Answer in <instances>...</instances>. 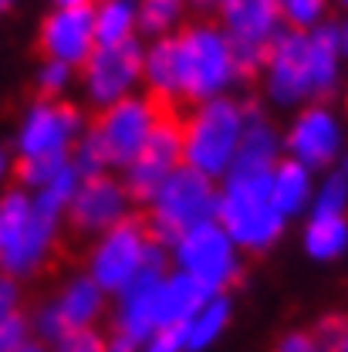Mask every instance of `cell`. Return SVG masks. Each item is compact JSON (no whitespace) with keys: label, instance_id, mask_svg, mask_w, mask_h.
<instances>
[{"label":"cell","instance_id":"cell-1","mask_svg":"<svg viewBox=\"0 0 348 352\" xmlns=\"http://www.w3.org/2000/svg\"><path fill=\"white\" fill-rule=\"evenodd\" d=\"M149 132V116L146 102L122 95L88 116L85 139L71 146V160L82 173H102L108 166H129L146 142Z\"/></svg>","mask_w":348,"mask_h":352},{"label":"cell","instance_id":"cell-2","mask_svg":"<svg viewBox=\"0 0 348 352\" xmlns=\"http://www.w3.org/2000/svg\"><path fill=\"white\" fill-rule=\"evenodd\" d=\"M240 126H244V109L233 98H210L200 102L183 132V160L186 166L200 170L207 176H217L230 166L233 149L240 142Z\"/></svg>","mask_w":348,"mask_h":352},{"label":"cell","instance_id":"cell-3","mask_svg":"<svg viewBox=\"0 0 348 352\" xmlns=\"http://www.w3.org/2000/svg\"><path fill=\"white\" fill-rule=\"evenodd\" d=\"M217 217L227 234L251 254H264L281 237V210L270 204V176L230 179L217 204Z\"/></svg>","mask_w":348,"mask_h":352},{"label":"cell","instance_id":"cell-4","mask_svg":"<svg viewBox=\"0 0 348 352\" xmlns=\"http://www.w3.org/2000/svg\"><path fill=\"white\" fill-rule=\"evenodd\" d=\"M176 38L179 98L200 105L230 82V44L210 24H189Z\"/></svg>","mask_w":348,"mask_h":352},{"label":"cell","instance_id":"cell-5","mask_svg":"<svg viewBox=\"0 0 348 352\" xmlns=\"http://www.w3.org/2000/svg\"><path fill=\"white\" fill-rule=\"evenodd\" d=\"M58 220L41 214L21 190L0 200V271L3 278L34 274Z\"/></svg>","mask_w":348,"mask_h":352},{"label":"cell","instance_id":"cell-6","mask_svg":"<svg viewBox=\"0 0 348 352\" xmlns=\"http://www.w3.org/2000/svg\"><path fill=\"white\" fill-rule=\"evenodd\" d=\"M217 190L213 179L193 166H179L159 190V197L152 200V214L159 220L163 234L170 244H179L189 230L210 223V217L217 214Z\"/></svg>","mask_w":348,"mask_h":352},{"label":"cell","instance_id":"cell-7","mask_svg":"<svg viewBox=\"0 0 348 352\" xmlns=\"http://www.w3.org/2000/svg\"><path fill=\"white\" fill-rule=\"evenodd\" d=\"M183 132L186 129H179V126H156V122H149L146 142L139 146L135 160L126 170V179H122V190H126L129 204L152 207V200L159 197L163 183L179 166H186V160H183Z\"/></svg>","mask_w":348,"mask_h":352},{"label":"cell","instance_id":"cell-8","mask_svg":"<svg viewBox=\"0 0 348 352\" xmlns=\"http://www.w3.org/2000/svg\"><path fill=\"white\" fill-rule=\"evenodd\" d=\"M95 51V3L85 7H58L47 14L34 38V54L44 65H82Z\"/></svg>","mask_w":348,"mask_h":352},{"label":"cell","instance_id":"cell-9","mask_svg":"<svg viewBox=\"0 0 348 352\" xmlns=\"http://www.w3.org/2000/svg\"><path fill=\"white\" fill-rule=\"evenodd\" d=\"M176 248H179V261L186 264V271L200 285H207L213 295L240 281V271L233 267V258H230L227 234L213 223H203V227L189 230Z\"/></svg>","mask_w":348,"mask_h":352},{"label":"cell","instance_id":"cell-10","mask_svg":"<svg viewBox=\"0 0 348 352\" xmlns=\"http://www.w3.org/2000/svg\"><path fill=\"white\" fill-rule=\"evenodd\" d=\"M142 75V47L135 38H126L108 47H95L85 61V85L95 102L108 105L126 95V88Z\"/></svg>","mask_w":348,"mask_h":352},{"label":"cell","instance_id":"cell-11","mask_svg":"<svg viewBox=\"0 0 348 352\" xmlns=\"http://www.w3.org/2000/svg\"><path fill=\"white\" fill-rule=\"evenodd\" d=\"M267 72H270V95L277 102H298L311 95V47L305 31L291 28L270 41Z\"/></svg>","mask_w":348,"mask_h":352},{"label":"cell","instance_id":"cell-12","mask_svg":"<svg viewBox=\"0 0 348 352\" xmlns=\"http://www.w3.org/2000/svg\"><path fill=\"white\" fill-rule=\"evenodd\" d=\"M82 109L68 98L54 102H34L27 126L21 132V153L24 156H41L54 149H68V139L82 129Z\"/></svg>","mask_w":348,"mask_h":352},{"label":"cell","instance_id":"cell-13","mask_svg":"<svg viewBox=\"0 0 348 352\" xmlns=\"http://www.w3.org/2000/svg\"><path fill=\"white\" fill-rule=\"evenodd\" d=\"M102 315V288L95 281H71L68 292L54 302L51 308L38 311V336L61 342L68 332L91 329V322Z\"/></svg>","mask_w":348,"mask_h":352},{"label":"cell","instance_id":"cell-14","mask_svg":"<svg viewBox=\"0 0 348 352\" xmlns=\"http://www.w3.org/2000/svg\"><path fill=\"white\" fill-rule=\"evenodd\" d=\"M284 14V0H220L227 38L240 44H270L274 28Z\"/></svg>","mask_w":348,"mask_h":352},{"label":"cell","instance_id":"cell-15","mask_svg":"<svg viewBox=\"0 0 348 352\" xmlns=\"http://www.w3.org/2000/svg\"><path fill=\"white\" fill-rule=\"evenodd\" d=\"M288 146L294 156H301L308 166H332L335 153H338V129L332 122V116L321 105H311L301 112V119L288 132Z\"/></svg>","mask_w":348,"mask_h":352},{"label":"cell","instance_id":"cell-16","mask_svg":"<svg viewBox=\"0 0 348 352\" xmlns=\"http://www.w3.org/2000/svg\"><path fill=\"white\" fill-rule=\"evenodd\" d=\"M311 95L325 102L335 88V58H338V31L335 28H318L311 38Z\"/></svg>","mask_w":348,"mask_h":352},{"label":"cell","instance_id":"cell-17","mask_svg":"<svg viewBox=\"0 0 348 352\" xmlns=\"http://www.w3.org/2000/svg\"><path fill=\"white\" fill-rule=\"evenodd\" d=\"M71 166V149H54V153H41V156H17L10 163V186H47L51 179L65 173Z\"/></svg>","mask_w":348,"mask_h":352},{"label":"cell","instance_id":"cell-18","mask_svg":"<svg viewBox=\"0 0 348 352\" xmlns=\"http://www.w3.org/2000/svg\"><path fill=\"white\" fill-rule=\"evenodd\" d=\"M135 7L132 0H98L95 3V47H108L132 38Z\"/></svg>","mask_w":348,"mask_h":352},{"label":"cell","instance_id":"cell-19","mask_svg":"<svg viewBox=\"0 0 348 352\" xmlns=\"http://www.w3.org/2000/svg\"><path fill=\"white\" fill-rule=\"evenodd\" d=\"M308 193V173L294 160H277L270 170V204L281 214H294L305 204Z\"/></svg>","mask_w":348,"mask_h":352},{"label":"cell","instance_id":"cell-20","mask_svg":"<svg viewBox=\"0 0 348 352\" xmlns=\"http://www.w3.org/2000/svg\"><path fill=\"white\" fill-rule=\"evenodd\" d=\"M308 251L314 258H335L348 244V220L345 214H314L308 227Z\"/></svg>","mask_w":348,"mask_h":352},{"label":"cell","instance_id":"cell-21","mask_svg":"<svg viewBox=\"0 0 348 352\" xmlns=\"http://www.w3.org/2000/svg\"><path fill=\"white\" fill-rule=\"evenodd\" d=\"M142 72H146V88L179 95V78H176V38H163V41L152 44V51H149Z\"/></svg>","mask_w":348,"mask_h":352},{"label":"cell","instance_id":"cell-22","mask_svg":"<svg viewBox=\"0 0 348 352\" xmlns=\"http://www.w3.org/2000/svg\"><path fill=\"white\" fill-rule=\"evenodd\" d=\"M183 14V0H139V28L142 34H163Z\"/></svg>","mask_w":348,"mask_h":352},{"label":"cell","instance_id":"cell-23","mask_svg":"<svg viewBox=\"0 0 348 352\" xmlns=\"http://www.w3.org/2000/svg\"><path fill=\"white\" fill-rule=\"evenodd\" d=\"M311 336L325 352H348V311H325L311 325Z\"/></svg>","mask_w":348,"mask_h":352},{"label":"cell","instance_id":"cell-24","mask_svg":"<svg viewBox=\"0 0 348 352\" xmlns=\"http://www.w3.org/2000/svg\"><path fill=\"white\" fill-rule=\"evenodd\" d=\"M227 322V298H217L213 305L207 308L196 322H189V332H186V349H203Z\"/></svg>","mask_w":348,"mask_h":352},{"label":"cell","instance_id":"cell-25","mask_svg":"<svg viewBox=\"0 0 348 352\" xmlns=\"http://www.w3.org/2000/svg\"><path fill=\"white\" fill-rule=\"evenodd\" d=\"M54 352H108L105 346V336L102 332H95V329H78V332H68Z\"/></svg>","mask_w":348,"mask_h":352},{"label":"cell","instance_id":"cell-26","mask_svg":"<svg viewBox=\"0 0 348 352\" xmlns=\"http://www.w3.org/2000/svg\"><path fill=\"white\" fill-rule=\"evenodd\" d=\"M345 200H348V179L345 176H332L321 190L318 210L314 214H345Z\"/></svg>","mask_w":348,"mask_h":352},{"label":"cell","instance_id":"cell-27","mask_svg":"<svg viewBox=\"0 0 348 352\" xmlns=\"http://www.w3.org/2000/svg\"><path fill=\"white\" fill-rule=\"evenodd\" d=\"M24 339H27V315H24V308H17L14 315H7L0 322V352L17 349Z\"/></svg>","mask_w":348,"mask_h":352},{"label":"cell","instance_id":"cell-28","mask_svg":"<svg viewBox=\"0 0 348 352\" xmlns=\"http://www.w3.org/2000/svg\"><path fill=\"white\" fill-rule=\"evenodd\" d=\"M186 332H189V322H173V325H163L159 336L152 339V346L146 352H179L186 346Z\"/></svg>","mask_w":348,"mask_h":352},{"label":"cell","instance_id":"cell-29","mask_svg":"<svg viewBox=\"0 0 348 352\" xmlns=\"http://www.w3.org/2000/svg\"><path fill=\"white\" fill-rule=\"evenodd\" d=\"M321 7H325V0H284V14L294 24V31H301L305 24L318 21Z\"/></svg>","mask_w":348,"mask_h":352},{"label":"cell","instance_id":"cell-30","mask_svg":"<svg viewBox=\"0 0 348 352\" xmlns=\"http://www.w3.org/2000/svg\"><path fill=\"white\" fill-rule=\"evenodd\" d=\"M270 352H325L318 346V339L311 336V329H301V332H288L281 336V342Z\"/></svg>","mask_w":348,"mask_h":352},{"label":"cell","instance_id":"cell-31","mask_svg":"<svg viewBox=\"0 0 348 352\" xmlns=\"http://www.w3.org/2000/svg\"><path fill=\"white\" fill-rule=\"evenodd\" d=\"M105 346H108V352H135L139 349V339L132 336L119 318H112V322H108V339H105Z\"/></svg>","mask_w":348,"mask_h":352},{"label":"cell","instance_id":"cell-32","mask_svg":"<svg viewBox=\"0 0 348 352\" xmlns=\"http://www.w3.org/2000/svg\"><path fill=\"white\" fill-rule=\"evenodd\" d=\"M21 308V288L14 278H0V322Z\"/></svg>","mask_w":348,"mask_h":352},{"label":"cell","instance_id":"cell-33","mask_svg":"<svg viewBox=\"0 0 348 352\" xmlns=\"http://www.w3.org/2000/svg\"><path fill=\"white\" fill-rule=\"evenodd\" d=\"M10 352H44V342L41 339H24L17 349H10Z\"/></svg>","mask_w":348,"mask_h":352},{"label":"cell","instance_id":"cell-34","mask_svg":"<svg viewBox=\"0 0 348 352\" xmlns=\"http://www.w3.org/2000/svg\"><path fill=\"white\" fill-rule=\"evenodd\" d=\"M61 7H85V3H91V0H58Z\"/></svg>","mask_w":348,"mask_h":352},{"label":"cell","instance_id":"cell-35","mask_svg":"<svg viewBox=\"0 0 348 352\" xmlns=\"http://www.w3.org/2000/svg\"><path fill=\"white\" fill-rule=\"evenodd\" d=\"M10 7H14V0H0V14H7Z\"/></svg>","mask_w":348,"mask_h":352},{"label":"cell","instance_id":"cell-36","mask_svg":"<svg viewBox=\"0 0 348 352\" xmlns=\"http://www.w3.org/2000/svg\"><path fill=\"white\" fill-rule=\"evenodd\" d=\"M0 170H3V156H0Z\"/></svg>","mask_w":348,"mask_h":352},{"label":"cell","instance_id":"cell-37","mask_svg":"<svg viewBox=\"0 0 348 352\" xmlns=\"http://www.w3.org/2000/svg\"><path fill=\"white\" fill-rule=\"evenodd\" d=\"M345 47H348V31H345Z\"/></svg>","mask_w":348,"mask_h":352},{"label":"cell","instance_id":"cell-38","mask_svg":"<svg viewBox=\"0 0 348 352\" xmlns=\"http://www.w3.org/2000/svg\"><path fill=\"white\" fill-rule=\"evenodd\" d=\"M345 3H348V0H345Z\"/></svg>","mask_w":348,"mask_h":352},{"label":"cell","instance_id":"cell-39","mask_svg":"<svg viewBox=\"0 0 348 352\" xmlns=\"http://www.w3.org/2000/svg\"><path fill=\"white\" fill-rule=\"evenodd\" d=\"M345 179H348V176H345Z\"/></svg>","mask_w":348,"mask_h":352}]
</instances>
